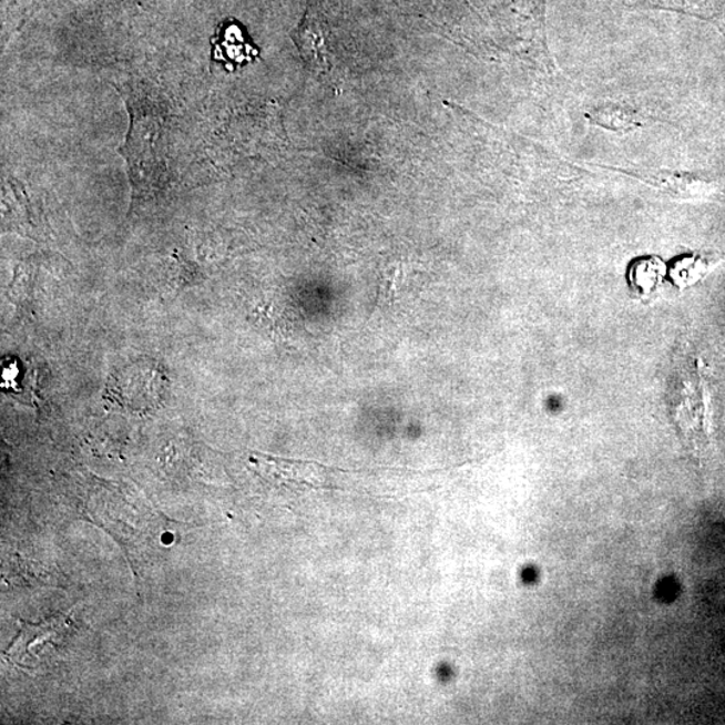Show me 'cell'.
<instances>
[{"mask_svg":"<svg viewBox=\"0 0 725 725\" xmlns=\"http://www.w3.org/2000/svg\"><path fill=\"white\" fill-rule=\"evenodd\" d=\"M674 425L686 448L696 456L708 449L711 436L709 397L702 362L686 368L678 385L674 386L671 400Z\"/></svg>","mask_w":725,"mask_h":725,"instance_id":"6da1fadb","label":"cell"},{"mask_svg":"<svg viewBox=\"0 0 725 725\" xmlns=\"http://www.w3.org/2000/svg\"><path fill=\"white\" fill-rule=\"evenodd\" d=\"M249 462L257 474L276 486L295 489L329 488V469L321 463L285 460V458L261 453H253Z\"/></svg>","mask_w":725,"mask_h":725,"instance_id":"7a4b0ae2","label":"cell"},{"mask_svg":"<svg viewBox=\"0 0 725 725\" xmlns=\"http://www.w3.org/2000/svg\"><path fill=\"white\" fill-rule=\"evenodd\" d=\"M67 627L68 621L62 619L43 622L41 625L23 622L22 632L6 652V657L12 664L33 670L48 658L55 647H59Z\"/></svg>","mask_w":725,"mask_h":725,"instance_id":"3957f363","label":"cell"},{"mask_svg":"<svg viewBox=\"0 0 725 725\" xmlns=\"http://www.w3.org/2000/svg\"><path fill=\"white\" fill-rule=\"evenodd\" d=\"M294 40L298 52H300L309 69L315 70V72H323L324 69L328 68L321 30L314 19L308 16L304 19L300 28L296 30Z\"/></svg>","mask_w":725,"mask_h":725,"instance_id":"277c9868","label":"cell"},{"mask_svg":"<svg viewBox=\"0 0 725 725\" xmlns=\"http://www.w3.org/2000/svg\"><path fill=\"white\" fill-rule=\"evenodd\" d=\"M716 264L717 261L705 256V254H686V256L674 261L671 276L674 284L685 288V286L696 284L704 276H707Z\"/></svg>","mask_w":725,"mask_h":725,"instance_id":"5b68a950","label":"cell"},{"mask_svg":"<svg viewBox=\"0 0 725 725\" xmlns=\"http://www.w3.org/2000/svg\"><path fill=\"white\" fill-rule=\"evenodd\" d=\"M665 265L657 257H645L635 261L631 268V283L640 295H649L656 289L661 277L664 276Z\"/></svg>","mask_w":725,"mask_h":725,"instance_id":"8992f818","label":"cell"}]
</instances>
